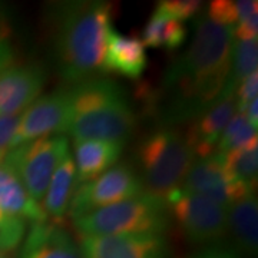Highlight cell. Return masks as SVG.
Here are the masks:
<instances>
[{
  "mask_svg": "<svg viewBox=\"0 0 258 258\" xmlns=\"http://www.w3.org/2000/svg\"><path fill=\"white\" fill-rule=\"evenodd\" d=\"M185 37L186 28L182 25V22L154 10L142 30L141 42L144 43V46L174 50L182 46Z\"/></svg>",
  "mask_w": 258,
  "mask_h": 258,
  "instance_id": "obj_20",
  "label": "cell"
},
{
  "mask_svg": "<svg viewBox=\"0 0 258 258\" xmlns=\"http://www.w3.org/2000/svg\"><path fill=\"white\" fill-rule=\"evenodd\" d=\"M168 211L185 238L198 245L215 244L228 232V208L181 189L168 198Z\"/></svg>",
  "mask_w": 258,
  "mask_h": 258,
  "instance_id": "obj_7",
  "label": "cell"
},
{
  "mask_svg": "<svg viewBox=\"0 0 258 258\" xmlns=\"http://www.w3.org/2000/svg\"><path fill=\"white\" fill-rule=\"evenodd\" d=\"M10 25L9 19L6 16V13L0 8V40H9L10 37Z\"/></svg>",
  "mask_w": 258,
  "mask_h": 258,
  "instance_id": "obj_32",
  "label": "cell"
},
{
  "mask_svg": "<svg viewBox=\"0 0 258 258\" xmlns=\"http://www.w3.org/2000/svg\"><path fill=\"white\" fill-rule=\"evenodd\" d=\"M235 112V93L222 92L221 96L207 111L191 122L185 134L194 148L195 157L201 159L217 154L222 131L228 125Z\"/></svg>",
  "mask_w": 258,
  "mask_h": 258,
  "instance_id": "obj_13",
  "label": "cell"
},
{
  "mask_svg": "<svg viewBox=\"0 0 258 258\" xmlns=\"http://www.w3.org/2000/svg\"><path fill=\"white\" fill-rule=\"evenodd\" d=\"M258 68V42L257 40H235L232 45L231 69L228 82L222 92L235 93L237 85L251 74H255Z\"/></svg>",
  "mask_w": 258,
  "mask_h": 258,
  "instance_id": "obj_22",
  "label": "cell"
},
{
  "mask_svg": "<svg viewBox=\"0 0 258 258\" xmlns=\"http://www.w3.org/2000/svg\"><path fill=\"white\" fill-rule=\"evenodd\" d=\"M257 137V128L249 123L245 113L235 112L228 122V125L222 131L220 141H218L217 152L225 154L232 149L245 147L251 142H255Z\"/></svg>",
  "mask_w": 258,
  "mask_h": 258,
  "instance_id": "obj_24",
  "label": "cell"
},
{
  "mask_svg": "<svg viewBox=\"0 0 258 258\" xmlns=\"http://www.w3.org/2000/svg\"><path fill=\"white\" fill-rule=\"evenodd\" d=\"M244 113H245L247 119L249 120V123H251L252 126H255V128H257V125H258V99H254V101L251 102L248 106H247V109L244 111Z\"/></svg>",
  "mask_w": 258,
  "mask_h": 258,
  "instance_id": "obj_33",
  "label": "cell"
},
{
  "mask_svg": "<svg viewBox=\"0 0 258 258\" xmlns=\"http://www.w3.org/2000/svg\"><path fill=\"white\" fill-rule=\"evenodd\" d=\"M258 93V74H251L244 78L235 89V101H237V112H242L247 109L251 102L257 99Z\"/></svg>",
  "mask_w": 258,
  "mask_h": 258,
  "instance_id": "obj_27",
  "label": "cell"
},
{
  "mask_svg": "<svg viewBox=\"0 0 258 258\" xmlns=\"http://www.w3.org/2000/svg\"><path fill=\"white\" fill-rule=\"evenodd\" d=\"M25 221L0 214V251L8 252L20 245L25 237Z\"/></svg>",
  "mask_w": 258,
  "mask_h": 258,
  "instance_id": "obj_25",
  "label": "cell"
},
{
  "mask_svg": "<svg viewBox=\"0 0 258 258\" xmlns=\"http://www.w3.org/2000/svg\"><path fill=\"white\" fill-rule=\"evenodd\" d=\"M201 8H203V2L200 0H161L157 2L155 10L181 22V20L195 18Z\"/></svg>",
  "mask_w": 258,
  "mask_h": 258,
  "instance_id": "obj_26",
  "label": "cell"
},
{
  "mask_svg": "<svg viewBox=\"0 0 258 258\" xmlns=\"http://www.w3.org/2000/svg\"><path fill=\"white\" fill-rule=\"evenodd\" d=\"M76 188V168H75L74 158L68 154L62 159V162L56 168L49 182L45 200H43V211L50 218L53 224H60L63 221L71 198Z\"/></svg>",
  "mask_w": 258,
  "mask_h": 258,
  "instance_id": "obj_19",
  "label": "cell"
},
{
  "mask_svg": "<svg viewBox=\"0 0 258 258\" xmlns=\"http://www.w3.org/2000/svg\"><path fill=\"white\" fill-rule=\"evenodd\" d=\"M68 154L69 139L64 135H55L12 148L5 157V162L15 169L29 195L40 203L56 168Z\"/></svg>",
  "mask_w": 258,
  "mask_h": 258,
  "instance_id": "obj_6",
  "label": "cell"
},
{
  "mask_svg": "<svg viewBox=\"0 0 258 258\" xmlns=\"http://www.w3.org/2000/svg\"><path fill=\"white\" fill-rule=\"evenodd\" d=\"M69 89L72 118L68 132L75 142L109 141L125 144L132 137L138 116L119 83L95 78Z\"/></svg>",
  "mask_w": 258,
  "mask_h": 258,
  "instance_id": "obj_3",
  "label": "cell"
},
{
  "mask_svg": "<svg viewBox=\"0 0 258 258\" xmlns=\"http://www.w3.org/2000/svg\"><path fill=\"white\" fill-rule=\"evenodd\" d=\"M232 35L234 37H237V40H257L258 36V18L251 16V18L242 20L240 23H237L232 28Z\"/></svg>",
  "mask_w": 258,
  "mask_h": 258,
  "instance_id": "obj_29",
  "label": "cell"
},
{
  "mask_svg": "<svg viewBox=\"0 0 258 258\" xmlns=\"http://www.w3.org/2000/svg\"><path fill=\"white\" fill-rule=\"evenodd\" d=\"M144 192L138 172L129 164H118L92 181L76 185L68 214L72 220Z\"/></svg>",
  "mask_w": 258,
  "mask_h": 258,
  "instance_id": "obj_8",
  "label": "cell"
},
{
  "mask_svg": "<svg viewBox=\"0 0 258 258\" xmlns=\"http://www.w3.org/2000/svg\"><path fill=\"white\" fill-rule=\"evenodd\" d=\"M71 118L72 105L69 88L37 98L26 111L20 113L18 129L10 148L45 137L62 135L69 131Z\"/></svg>",
  "mask_w": 258,
  "mask_h": 258,
  "instance_id": "obj_10",
  "label": "cell"
},
{
  "mask_svg": "<svg viewBox=\"0 0 258 258\" xmlns=\"http://www.w3.org/2000/svg\"><path fill=\"white\" fill-rule=\"evenodd\" d=\"M195 159L185 131L161 128L151 132L137 148L139 179L144 192L168 201L181 189Z\"/></svg>",
  "mask_w": 258,
  "mask_h": 258,
  "instance_id": "obj_4",
  "label": "cell"
},
{
  "mask_svg": "<svg viewBox=\"0 0 258 258\" xmlns=\"http://www.w3.org/2000/svg\"><path fill=\"white\" fill-rule=\"evenodd\" d=\"M181 191L208 198L228 210L254 194L227 171L222 155L218 152L194 162L181 185Z\"/></svg>",
  "mask_w": 258,
  "mask_h": 258,
  "instance_id": "obj_9",
  "label": "cell"
},
{
  "mask_svg": "<svg viewBox=\"0 0 258 258\" xmlns=\"http://www.w3.org/2000/svg\"><path fill=\"white\" fill-rule=\"evenodd\" d=\"M0 214L32 224L49 221L43 208L29 195L15 169L5 161L0 162Z\"/></svg>",
  "mask_w": 258,
  "mask_h": 258,
  "instance_id": "obj_16",
  "label": "cell"
},
{
  "mask_svg": "<svg viewBox=\"0 0 258 258\" xmlns=\"http://www.w3.org/2000/svg\"><path fill=\"white\" fill-rule=\"evenodd\" d=\"M20 258H83V255L60 225L46 221L32 224Z\"/></svg>",
  "mask_w": 258,
  "mask_h": 258,
  "instance_id": "obj_14",
  "label": "cell"
},
{
  "mask_svg": "<svg viewBox=\"0 0 258 258\" xmlns=\"http://www.w3.org/2000/svg\"><path fill=\"white\" fill-rule=\"evenodd\" d=\"M83 258H168L169 245L164 234L82 237Z\"/></svg>",
  "mask_w": 258,
  "mask_h": 258,
  "instance_id": "obj_11",
  "label": "cell"
},
{
  "mask_svg": "<svg viewBox=\"0 0 258 258\" xmlns=\"http://www.w3.org/2000/svg\"><path fill=\"white\" fill-rule=\"evenodd\" d=\"M20 115H8L0 116V155L5 157L8 149L12 147V141L15 138L18 129Z\"/></svg>",
  "mask_w": 258,
  "mask_h": 258,
  "instance_id": "obj_28",
  "label": "cell"
},
{
  "mask_svg": "<svg viewBox=\"0 0 258 258\" xmlns=\"http://www.w3.org/2000/svg\"><path fill=\"white\" fill-rule=\"evenodd\" d=\"M0 258H8V255H6L5 252H2V251H0Z\"/></svg>",
  "mask_w": 258,
  "mask_h": 258,
  "instance_id": "obj_34",
  "label": "cell"
},
{
  "mask_svg": "<svg viewBox=\"0 0 258 258\" xmlns=\"http://www.w3.org/2000/svg\"><path fill=\"white\" fill-rule=\"evenodd\" d=\"M258 12L257 0H214L207 8V16L212 22L228 26H235L245 19L255 16Z\"/></svg>",
  "mask_w": 258,
  "mask_h": 258,
  "instance_id": "obj_23",
  "label": "cell"
},
{
  "mask_svg": "<svg viewBox=\"0 0 258 258\" xmlns=\"http://www.w3.org/2000/svg\"><path fill=\"white\" fill-rule=\"evenodd\" d=\"M147 66L148 56L141 39L120 35L112 29L103 60V75L115 74L137 81L144 75Z\"/></svg>",
  "mask_w": 258,
  "mask_h": 258,
  "instance_id": "obj_15",
  "label": "cell"
},
{
  "mask_svg": "<svg viewBox=\"0 0 258 258\" xmlns=\"http://www.w3.org/2000/svg\"><path fill=\"white\" fill-rule=\"evenodd\" d=\"M228 231L237 245V251L248 258H257L258 252V203L251 195L228 210Z\"/></svg>",
  "mask_w": 258,
  "mask_h": 258,
  "instance_id": "obj_18",
  "label": "cell"
},
{
  "mask_svg": "<svg viewBox=\"0 0 258 258\" xmlns=\"http://www.w3.org/2000/svg\"><path fill=\"white\" fill-rule=\"evenodd\" d=\"M15 50L10 40H0V75L13 64Z\"/></svg>",
  "mask_w": 258,
  "mask_h": 258,
  "instance_id": "obj_31",
  "label": "cell"
},
{
  "mask_svg": "<svg viewBox=\"0 0 258 258\" xmlns=\"http://www.w3.org/2000/svg\"><path fill=\"white\" fill-rule=\"evenodd\" d=\"M123 145L109 141L75 142L76 185L92 181L115 165L123 151Z\"/></svg>",
  "mask_w": 258,
  "mask_h": 258,
  "instance_id": "obj_17",
  "label": "cell"
},
{
  "mask_svg": "<svg viewBox=\"0 0 258 258\" xmlns=\"http://www.w3.org/2000/svg\"><path fill=\"white\" fill-rule=\"evenodd\" d=\"M72 221L76 232L82 237L162 234L169 225V211L164 200L142 192Z\"/></svg>",
  "mask_w": 258,
  "mask_h": 258,
  "instance_id": "obj_5",
  "label": "cell"
},
{
  "mask_svg": "<svg viewBox=\"0 0 258 258\" xmlns=\"http://www.w3.org/2000/svg\"><path fill=\"white\" fill-rule=\"evenodd\" d=\"M46 83L39 63L12 64L0 75V116L20 115L36 101Z\"/></svg>",
  "mask_w": 258,
  "mask_h": 258,
  "instance_id": "obj_12",
  "label": "cell"
},
{
  "mask_svg": "<svg viewBox=\"0 0 258 258\" xmlns=\"http://www.w3.org/2000/svg\"><path fill=\"white\" fill-rule=\"evenodd\" d=\"M2 158H3V157H2V155H0V159H2Z\"/></svg>",
  "mask_w": 258,
  "mask_h": 258,
  "instance_id": "obj_35",
  "label": "cell"
},
{
  "mask_svg": "<svg viewBox=\"0 0 258 258\" xmlns=\"http://www.w3.org/2000/svg\"><path fill=\"white\" fill-rule=\"evenodd\" d=\"M232 45V28L212 22L205 13L198 15L191 45L169 64L161 88H144L145 111L162 128L197 119L221 96L228 82Z\"/></svg>",
  "mask_w": 258,
  "mask_h": 258,
  "instance_id": "obj_1",
  "label": "cell"
},
{
  "mask_svg": "<svg viewBox=\"0 0 258 258\" xmlns=\"http://www.w3.org/2000/svg\"><path fill=\"white\" fill-rule=\"evenodd\" d=\"M112 20L111 2H57L47 8L56 68L69 86L103 74Z\"/></svg>",
  "mask_w": 258,
  "mask_h": 258,
  "instance_id": "obj_2",
  "label": "cell"
},
{
  "mask_svg": "<svg viewBox=\"0 0 258 258\" xmlns=\"http://www.w3.org/2000/svg\"><path fill=\"white\" fill-rule=\"evenodd\" d=\"M191 258H241V255L237 249L214 245L210 248L203 249L201 252L195 254Z\"/></svg>",
  "mask_w": 258,
  "mask_h": 258,
  "instance_id": "obj_30",
  "label": "cell"
},
{
  "mask_svg": "<svg viewBox=\"0 0 258 258\" xmlns=\"http://www.w3.org/2000/svg\"><path fill=\"white\" fill-rule=\"evenodd\" d=\"M224 165L237 181L245 184L251 191L255 192L258 174V144L251 142L245 147L232 149L221 154Z\"/></svg>",
  "mask_w": 258,
  "mask_h": 258,
  "instance_id": "obj_21",
  "label": "cell"
}]
</instances>
